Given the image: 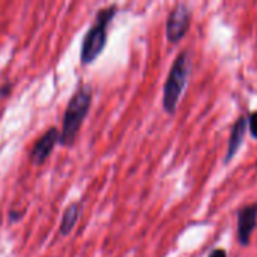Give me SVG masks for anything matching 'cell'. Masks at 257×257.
I'll list each match as a JSON object with an SVG mask.
<instances>
[{"instance_id":"5","label":"cell","mask_w":257,"mask_h":257,"mask_svg":"<svg viewBox=\"0 0 257 257\" xmlns=\"http://www.w3.org/2000/svg\"><path fill=\"white\" fill-rule=\"evenodd\" d=\"M59 136H60L59 130L56 126H51L42 134V137L36 140V143L30 151V163L33 166H42L48 160L56 143L59 142Z\"/></svg>"},{"instance_id":"8","label":"cell","mask_w":257,"mask_h":257,"mask_svg":"<svg viewBox=\"0 0 257 257\" xmlns=\"http://www.w3.org/2000/svg\"><path fill=\"white\" fill-rule=\"evenodd\" d=\"M81 209H83V205L80 202L71 203L65 209V212L62 215V221H60V229H59L62 236H68L74 230V227H75V224H77V221L80 218Z\"/></svg>"},{"instance_id":"2","label":"cell","mask_w":257,"mask_h":257,"mask_svg":"<svg viewBox=\"0 0 257 257\" xmlns=\"http://www.w3.org/2000/svg\"><path fill=\"white\" fill-rule=\"evenodd\" d=\"M116 11H117V8L114 5L98 11V14L95 17V23L84 35V39L81 44L80 60L83 65L92 63L104 51L105 44H107V27H108L110 21L114 18Z\"/></svg>"},{"instance_id":"7","label":"cell","mask_w":257,"mask_h":257,"mask_svg":"<svg viewBox=\"0 0 257 257\" xmlns=\"http://www.w3.org/2000/svg\"><path fill=\"white\" fill-rule=\"evenodd\" d=\"M247 117L245 116H241L233 128H232V133H230V139H229V148H227V154H226V160L224 163H229L233 160V157L236 155V152L239 151L242 142H244V137H245V133H247Z\"/></svg>"},{"instance_id":"12","label":"cell","mask_w":257,"mask_h":257,"mask_svg":"<svg viewBox=\"0 0 257 257\" xmlns=\"http://www.w3.org/2000/svg\"><path fill=\"white\" fill-rule=\"evenodd\" d=\"M208 257H227V253L223 248H217V250H214Z\"/></svg>"},{"instance_id":"3","label":"cell","mask_w":257,"mask_h":257,"mask_svg":"<svg viewBox=\"0 0 257 257\" xmlns=\"http://www.w3.org/2000/svg\"><path fill=\"white\" fill-rule=\"evenodd\" d=\"M190 75V57L187 51H182L172 65L169 77L163 89V107L169 114H173L182 92L187 86Z\"/></svg>"},{"instance_id":"10","label":"cell","mask_w":257,"mask_h":257,"mask_svg":"<svg viewBox=\"0 0 257 257\" xmlns=\"http://www.w3.org/2000/svg\"><path fill=\"white\" fill-rule=\"evenodd\" d=\"M24 214H26V211H9V221H12V223H17V221H20L23 217H24Z\"/></svg>"},{"instance_id":"6","label":"cell","mask_w":257,"mask_h":257,"mask_svg":"<svg viewBox=\"0 0 257 257\" xmlns=\"http://www.w3.org/2000/svg\"><path fill=\"white\" fill-rule=\"evenodd\" d=\"M257 226V203L244 206L238 212V241L241 245H248Z\"/></svg>"},{"instance_id":"11","label":"cell","mask_w":257,"mask_h":257,"mask_svg":"<svg viewBox=\"0 0 257 257\" xmlns=\"http://www.w3.org/2000/svg\"><path fill=\"white\" fill-rule=\"evenodd\" d=\"M11 89H12V84L11 83H5L2 87H0V96H8L11 93Z\"/></svg>"},{"instance_id":"9","label":"cell","mask_w":257,"mask_h":257,"mask_svg":"<svg viewBox=\"0 0 257 257\" xmlns=\"http://www.w3.org/2000/svg\"><path fill=\"white\" fill-rule=\"evenodd\" d=\"M247 122H248V128H250L251 136H253L254 139H257V111H253V113L248 114Z\"/></svg>"},{"instance_id":"1","label":"cell","mask_w":257,"mask_h":257,"mask_svg":"<svg viewBox=\"0 0 257 257\" xmlns=\"http://www.w3.org/2000/svg\"><path fill=\"white\" fill-rule=\"evenodd\" d=\"M92 96H93L92 86L81 84L78 87V90L69 99L66 110H65V114H63L62 131L59 136L60 145H63L66 148L74 145L77 134L83 125V120L89 113V108L92 104Z\"/></svg>"},{"instance_id":"4","label":"cell","mask_w":257,"mask_h":257,"mask_svg":"<svg viewBox=\"0 0 257 257\" xmlns=\"http://www.w3.org/2000/svg\"><path fill=\"white\" fill-rule=\"evenodd\" d=\"M190 21H191V12H190L188 6L184 3L176 5L175 9L170 12L167 23H166L167 39L173 44L179 42L185 36V33L190 27Z\"/></svg>"}]
</instances>
